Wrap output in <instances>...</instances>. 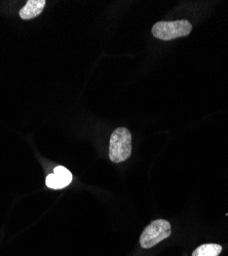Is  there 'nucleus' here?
Returning a JSON list of instances; mask_svg holds the SVG:
<instances>
[{
    "label": "nucleus",
    "instance_id": "obj_1",
    "mask_svg": "<svg viewBox=\"0 0 228 256\" xmlns=\"http://www.w3.org/2000/svg\"><path fill=\"white\" fill-rule=\"evenodd\" d=\"M132 155V134L129 130L119 127L113 132L109 144V159L113 163L128 160Z\"/></svg>",
    "mask_w": 228,
    "mask_h": 256
},
{
    "label": "nucleus",
    "instance_id": "obj_2",
    "mask_svg": "<svg viewBox=\"0 0 228 256\" xmlns=\"http://www.w3.org/2000/svg\"><path fill=\"white\" fill-rule=\"evenodd\" d=\"M172 234V226L169 222L157 220L152 222L141 234L140 245L143 249H150L168 239Z\"/></svg>",
    "mask_w": 228,
    "mask_h": 256
},
{
    "label": "nucleus",
    "instance_id": "obj_3",
    "mask_svg": "<svg viewBox=\"0 0 228 256\" xmlns=\"http://www.w3.org/2000/svg\"><path fill=\"white\" fill-rule=\"evenodd\" d=\"M191 31V24L185 20H176V22H159L152 27L153 36L163 41L188 36Z\"/></svg>",
    "mask_w": 228,
    "mask_h": 256
},
{
    "label": "nucleus",
    "instance_id": "obj_4",
    "mask_svg": "<svg viewBox=\"0 0 228 256\" xmlns=\"http://www.w3.org/2000/svg\"><path fill=\"white\" fill-rule=\"evenodd\" d=\"M45 6V0H29V2H27L26 6L20 10V18L25 20H32L43 12Z\"/></svg>",
    "mask_w": 228,
    "mask_h": 256
},
{
    "label": "nucleus",
    "instance_id": "obj_5",
    "mask_svg": "<svg viewBox=\"0 0 228 256\" xmlns=\"http://www.w3.org/2000/svg\"><path fill=\"white\" fill-rule=\"evenodd\" d=\"M222 252V247L217 244H204L196 248L192 256H219Z\"/></svg>",
    "mask_w": 228,
    "mask_h": 256
},
{
    "label": "nucleus",
    "instance_id": "obj_6",
    "mask_svg": "<svg viewBox=\"0 0 228 256\" xmlns=\"http://www.w3.org/2000/svg\"><path fill=\"white\" fill-rule=\"evenodd\" d=\"M54 174L57 176V178L62 182L65 184L66 186H68L71 184V182H72V174H71V172H69L68 169H66L63 166H57L54 169Z\"/></svg>",
    "mask_w": 228,
    "mask_h": 256
},
{
    "label": "nucleus",
    "instance_id": "obj_7",
    "mask_svg": "<svg viewBox=\"0 0 228 256\" xmlns=\"http://www.w3.org/2000/svg\"><path fill=\"white\" fill-rule=\"evenodd\" d=\"M46 184H47L48 188H52V190H61V188H66L65 184L62 182L57 178V176H55L54 174L48 176V178H47V180H46Z\"/></svg>",
    "mask_w": 228,
    "mask_h": 256
}]
</instances>
